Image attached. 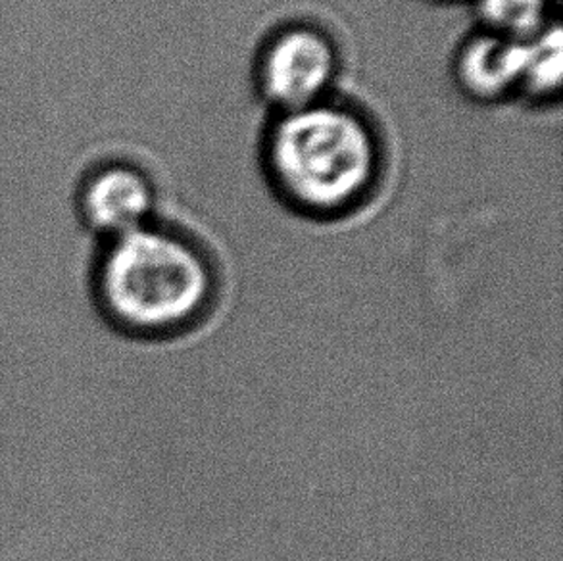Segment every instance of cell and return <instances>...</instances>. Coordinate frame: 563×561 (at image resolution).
Here are the masks:
<instances>
[{
  "mask_svg": "<svg viewBox=\"0 0 563 561\" xmlns=\"http://www.w3.org/2000/svg\"><path fill=\"white\" fill-rule=\"evenodd\" d=\"M481 31L527 43L558 22L556 0H472Z\"/></svg>",
  "mask_w": 563,
  "mask_h": 561,
  "instance_id": "cell-6",
  "label": "cell"
},
{
  "mask_svg": "<svg viewBox=\"0 0 563 561\" xmlns=\"http://www.w3.org/2000/svg\"><path fill=\"white\" fill-rule=\"evenodd\" d=\"M562 30L556 22L539 37L527 41L526 74L519 99L556 100L562 89Z\"/></svg>",
  "mask_w": 563,
  "mask_h": 561,
  "instance_id": "cell-7",
  "label": "cell"
},
{
  "mask_svg": "<svg viewBox=\"0 0 563 561\" xmlns=\"http://www.w3.org/2000/svg\"><path fill=\"white\" fill-rule=\"evenodd\" d=\"M76 206L85 229L107 243L153 221L156 189L143 169L107 164L85 175Z\"/></svg>",
  "mask_w": 563,
  "mask_h": 561,
  "instance_id": "cell-4",
  "label": "cell"
},
{
  "mask_svg": "<svg viewBox=\"0 0 563 561\" xmlns=\"http://www.w3.org/2000/svg\"><path fill=\"white\" fill-rule=\"evenodd\" d=\"M339 69L341 54L331 35L298 23L267 38L256 66V87L277 114H287L331 99Z\"/></svg>",
  "mask_w": 563,
  "mask_h": 561,
  "instance_id": "cell-3",
  "label": "cell"
},
{
  "mask_svg": "<svg viewBox=\"0 0 563 561\" xmlns=\"http://www.w3.org/2000/svg\"><path fill=\"white\" fill-rule=\"evenodd\" d=\"M275 190L308 218H339L366 200L380 175L374 125L354 108L328 99L275 116L264 143Z\"/></svg>",
  "mask_w": 563,
  "mask_h": 561,
  "instance_id": "cell-2",
  "label": "cell"
},
{
  "mask_svg": "<svg viewBox=\"0 0 563 561\" xmlns=\"http://www.w3.org/2000/svg\"><path fill=\"white\" fill-rule=\"evenodd\" d=\"M95 295L118 331L135 341L164 344L212 316L220 302L221 277L202 244L151 221L102 243Z\"/></svg>",
  "mask_w": 563,
  "mask_h": 561,
  "instance_id": "cell-1",
  "label": "cell"
},
{
  "mask_svg": "<svg viewBox=\"0 0 563 561\" xmlns=\"http://www.w3.org/2000/svg\"><path fill=\"white\" fill-rule=\"evenodd\" d=\"M526 61L527 43L479 30L454 56L457 89L481 105L521 97Z\"/></svg>",
  "mask_w": 563,
  "mask_h": 561,
  "instance_id": "cell-5",
  "label": "cell"
}]
</instances>
